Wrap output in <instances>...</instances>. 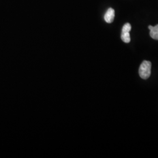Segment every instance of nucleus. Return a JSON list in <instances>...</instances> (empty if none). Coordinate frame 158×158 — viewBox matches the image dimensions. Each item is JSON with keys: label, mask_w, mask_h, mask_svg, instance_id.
<instances>
[{"label": "nucleus", "mask_w": 158, "mask_h": 158, "mask_svg": "<svg viewBox=\"0 0 158 158\" xmlns=\"http://www.w3.org/2000/svg\"><path fill=\"white\" fill-rule=\"evenodd\" d=\"M151 67L152 64L151 62L144 60L142 63L139 69V74L142 79H148L151 73Z\"/></svg>", "instance_id": "1"}, {"label": "nucleus", "mask_w": 158, "mask_h": 158, "mask_svg": "<svg viewBox=\"0 0 158 158\" xmlns=\"http://www.w3.org/2000/svg\"><path fill=\"white\" fill-rule=\"evenodd\" d=\"M131 30V25L130 23H126L123 27L121 32V40L125 43H129L131 41L130 32Z\"/></svg>", "instance_id": "2"}, {"label": "nucleus", "mask_w": 158, "mask_h": 158, "mask_svg": "<svg viewBox=\"0 0 158 158\" xmlns=\"http://www.w3.org/2000/svg\"><path fill=\"white\" fill-rule=\"evenodd\" d=\"M115 17V11L113 8H108L105 15H104V19L106 23H113Z\"/></svg>", "instance_id": "3"}, {"label": "nucleus", "mask_w": 158, "mask_h": 158, "mask_svg": "<svg viewBox=\"0 0 158 158\" xmlns=\"http://www.w3.org/2000/svg\"><path fill=\"white\" fill-rule=\"evenodd\" d=\"M150 36L153 40H158V25L153 27L150 30Z\"/></svg>", "instance_id": "4"}, {"label": "nucleus", "mask_w": 158, "mask_h": 158, "mask_svg": "<svg viewBox=\"0 0 158 158\" xmlns=\"http://www.w3.org/2000/svg\"><path fill=\"white\" fill-rule=\"evenodd\" d=\"M153 27L152 26V25H149V27H148V28H149V30H151V29L153 28Z\"/></svg>", "instance_id": "5"}]
</instances>
